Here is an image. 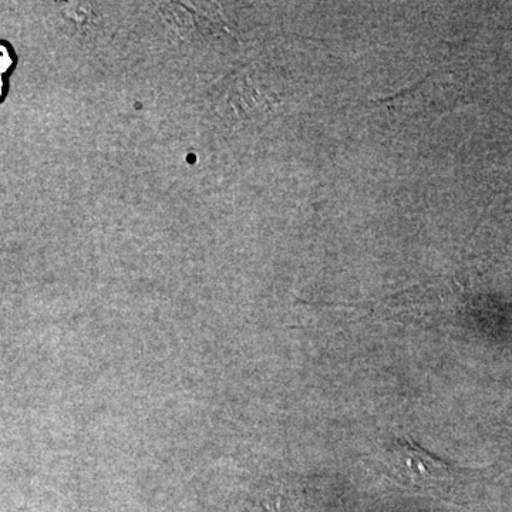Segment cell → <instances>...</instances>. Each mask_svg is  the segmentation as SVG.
I'll return each instance as SVG.
<instances>
[{"label": "cell", "instance_id": "obj_1", "mask_svg": "<svg viewBox=\"0 0 512 512\" xmlns=\"http://www.w3.org/2000/svg\"><path fill=\"white\" fill-rule=\"evenodd\" d=\"M390 461L396 477L419 490L450 494L456 485L466 483V470L437 460L409 439L394 441Z\"/></svg>", "mask_w": 512, "mask_h": 512}]
</instances>
